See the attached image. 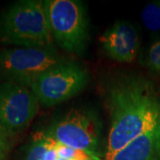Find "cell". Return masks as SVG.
I'll return each instance as SVG.
<instances>
[{
	"label": "cell",
	"instance_id": "cell-3",
	"mask_svg": "<svg viewBox=\"0 0 160 160\" xmlns=\"http://www.w3.org/2000/svg\"><path fill=\"white\" fill-rule=\"evenodd\" d=\"M44 6L53 41L65 51L83 55L89 41V22L84 3L46 0Z\"/></svg>",
	"mask_w": 160,
	"mask_h": 160
},
{
	"label": "cell",
	"instance_id": "cell-10",
	"mask_svg": "<svg viewBox=\"0 0 160 160\" xmlns=\"http://www.w3.org/2000/svg\"><path fill=\"white\" fill-rule=\"evenodd\" d=\"M142 21L146 29L151 34L160 36V1L147 4L142 11Z\"/></svg>",
	"mask_w": 160,
	"mask_h": 160
},
{
	"label": "cell",
	"instance_id": "cell-14",
	"mask_svg": "<svg viewBox=\"0 0 160 160\" xmlns=\"http://www.w3.org/2000/svg\"><path fill=\"white\" fill-rule=\"evenodd\" d=\"M12 138L0 129V160H5L11 149Z\"/></svg>",
	"mask_w": 160,
	"mask_h": 160
},
{
	"label": "cell",
	"instance_id": "cell-8",
	"mask_svg": "<svg viewBox=\"0 0 160 160\" xmlns=\"http://www.w3.org/2000/svg\"><path fill=\"white\" fill-rule=\"evenodd\" d=\"M103 52L111 60L120 63L132 62L141 47L136 27L125 21L115 22L100 38Z\"/></svg>",
	"mask_w": 160,
	"mask_h": 160
},
{
	"label": "cell",
	"instance_id": "cell-15",
	"mask_svg": "<svg viewBox=\"0 0 160 160\" xmlns=\"http://www.w3.org/2000/svg\"><path fill=\"white\" fill-rule=\"evenodd\" d=\"M48 138H49V147L46 151L45 160H57L59 157H58L57 149H56V142L51 137L48 136Z\"/></svg>",
	"mask_w": 160,
	"mask_h": 160
},
{
	"label": "cell",
	"instance_id": "cell-5",
	"mask_svg": "<svg viewBox=\"0 0 160 160\" xmlns=\"http://www.w3.org/2000/svg\"><path fill=\"white\" fill-rule=\"evenodd\" d=\"M45 133L56 142L79 149L101 159L102 123L91 109H74L55 121Z\"/></svg>",
	"mask_w": 160,
	"mask_h": 160
},
{
	"label": "cell",
	"instance_id": "cell-16",
	"mask_svg": "<svg viewBox=\"0 0 160 160\" xmlns=\"http://www.w3.org/2000/svg\"><path fill=\"white\" fill-rule=\"evenodd\" d=\"M57 160H69V159H65V158H58Z\"/></svg>",
	"mask_w": 160,
	"mask_h": 160
},
{
	"label": "cell",
	"instance_id": "cell-11",
	"mask_svg": "<svg viewBox=\"0 0 160 160\" xmlns=\"http://www.w3.org/2000/svg\"><path fill=\"white\" fill-rule=\"evenodd\" d=\"M49 147V138L45 132H38L29 143L25 160H45Z\"/></svg>",
	"mask_w": 160,
	"mask_h": 160
},
{
	"label": "cell",
	"instance_id": "cell-1",
	"mask_svg": "<svg viewBox=\"0 0 160 160\" xmlns=\"http://www.w3.org/2000/svg\"><path fill=\"white\" fill-rule=\"evenodd\" d=\"M110 127L105 160L160 125V92L149 80L123 75L107 88Z\"/></svg>",
	"mask_w": 160,
	"mask_h": 160
},
{
	"label": "cell",
	"instance_id": "cell-12",
	"mask_svg": "<svg viewBox=\"0 0 160 160\" xmlns=\"http://www.w3.org/2000/svg\"><path fill=\"white\" fill-rule=\"evenodd\" d=\"M144 64L150 71L160 74V36L149 45L144 57Z\"/></svg>",
	"mask_w": 160,
	"mask_h": 160
},
{
	"label": "cell",
	"instance_id": "cell-7",
	"mask_svg": "<svg viewBox=\"0 0 160 160\" xmlns=\"http://www.w3.org/2000/svg\"><path fill=\"white\" fill-rule=\"evenodd\" d=\"M39 104L29 87L0 83V129L14 139L34 119Z\"/></svg>",
	"mask_w": 160,
	"mask_h": 160
},
{
	"label": "cell",
	"instance_id": "cell-2",
	"mask_svg": "<svg viewBox=\"0 0 160 160\" xmlns=\"http://www.w3.org/2000/svg\"><path fill=\"white\" fill-rule=\"evenodd\" d=\"M44 1L23 0L0 16V43L19 47L53 45Z\"/></svg>",
	"mask_w": 160,
	"mask_h": 160
},
{
	"label": "cell",
	"instance_id": "cell-9",
	"mask_svg": "<svg viewBox=\"0 0 160 160\" xmlns=\"http://www.w3.org/2000/svg\"><path fill=\"white\" fill-rule=\"evenodd\" d=\"M109 160H160V125L132 141Z\"/></svg>",
	"mask_w": 160,
	"mask_h": 160
},
{
	"label": "cell",
	"instance_id": "cell-13",
	"mask_svg": "<svg viewBox=\"0 0 160 160\" xmlns=\"http://www.w3.org/2000/svg\"><path fill=\"white\" fill-rule=\"evenodd\" d=\"M58 157L69 160H98L90 154L79 149H73L68 146L56 142Z\"/></svg>",
	"mask_w": 160,
	"mask_h": 160
},
{
	"label": "cell",
	"instance_id": "cell-4",
	"mask_svg": "<svg viewBox=\"0 0 160 160\" xmlns=\"http://www.w3.org/2000/svg\"><path fill=\"white\" fill-rule=\"evenodd\" d=\"M64 62L53 45L0 49V80L29 87L47 69Z\"/></svg>",
	"mask_w": 160,
	"mask_h": 160
},
{
	"label": "cell",
	"instance_id": "cell-6",
	"mask_svg": "<svg viewBox=\"0 0 160 160\" xmlns=\"http://www.w3.org/2000/svg\"><path fill=\"white\" fill-rule=\"evenodd\" d=\"M88 81L89 74L85 67L64 61L40 75L29 89L40 104L52 107L74 97L86 87Z\"/></svg>",
	"mask_w": 160,
	"mask_h": 160
}]
</instances>
